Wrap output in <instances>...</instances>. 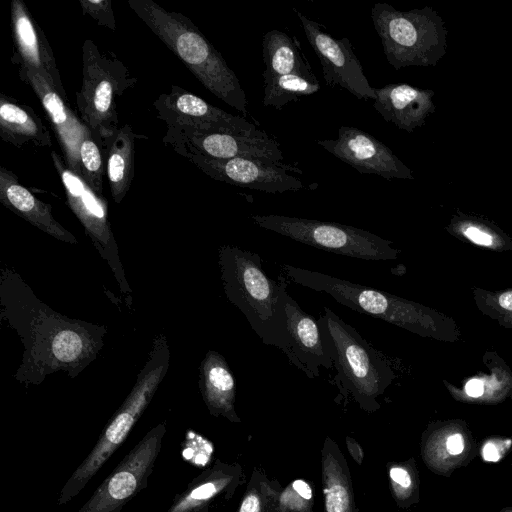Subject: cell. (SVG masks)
Segmentation results:
<instances>
[{
	"label": "cell",
	"mask_w": 512,
	"mask_h": 512,
	"mask_svg": "<svg viewBox=\"0 0 512 512\" xmlns=\"http://www.w3.org/2000/svg\"><path fill=\"white\" fill-rule=\"evenodd\" d=\"M0 137L16 147L51 146V137L39 116L26 104L0 95Z\"/></svg>",
	"instance_id": "obj_25"
},
{
	"label": "cell",
	"mask_w": 512,
	"mask_h": 512,
	"mask_svg": "<svg viewBox=\"0 0 512 512\" xmlns=\"http://www.w3.org/2000/svg\"><path fill=\"white\" fill-rule=\"evenodd\" d=\"M511 448L512 438L490 437L482 442L479 454L483 461L496 463L502 460Z\"/></svg>",
	"instance_id": "obj_36"
},
{
	"label": "cell",
	"mask_w": 512,
	"mask_h": 512,
	"mask_svg": "<svg viewBox=\"0 0 512 512\" xmlns=\"http://www.w3.org/2000/svg\"><path fill=\"white\" fill-rule=\"evenodd\" d=\"M11 26L14 39L13 62L45 78L67 100L56 59L40 25L21 0L11 2Z\"/></svg>",
	"instance_id": "obj_17"
},
{
	"label": "cell",
	"mask_w": 512,
	"mask_h": 512,
	"mask_svg": "<svg viewBox=\"0 0 512 512\" xmlns=\"http://www.w3.org/2000/svg\"><path fill=\"white\" fill-rule=\"evenodd\" d=\"M325 345L337 371L335 380L365 409L375 410L376 398L395 380L387 361L351 325L330 308L318 319Z\"/></svg>",
	"instance_id": "obj_6"
},
{
	"label": "cell",
	"mask_w": 512,
	"mask_h": 512,
	"mask_svg": "<svg viewBox=\"0 0 512 512\" xmlns=\"http://www.w3.org/2000/svg\"><path fill=\"white\" fill-rule=\"evenodd\" d=\"M135 139L131 126L125 124L105 145L106 174L112 198L118 204L128 193L134 177Z\"/></svg>",
	"instance_id": "obj_26"
},
{
	"label": "cell",
	"mask_w": 512,
	"mask_h": 512,
	"mask_svg": "<svg viewBox=\"0 0 512 512\" xmlns=\"http://www.w3.org/2000/svg\"><path fill=\"white\" fill-rule=\"evenodd\" d=\"M218 264L228 301L244 314L264 344L275 346L288 356L285 277L272 280L257 253L229 244L219 247Z\"/></svg>",
	"instance_id": "obj_2"
},
{
	"label": "cell",
	"mask_w": 512,
	"mask_h": 512,
	"mask_svg": "<svg viewBox=\"0 0 512 512\" xmlns=\"http://www.w3.org/2000/svg\"><path fill=\"white\" fill-rule=\"evenodd\" d=\"M323 492L327 512H350V495L346 485L333 480Z\"/></svg>",
	"instance_id": "obj_35"
},
{
	"label": "cell",
	"mask_w": 512,
	"mask_h": 512,
	"mask_svg": "<svg viewBox=\"0 0 512 512\" xmlns=\"http://www.w3.org/2000/svg\"><path fill=\"white\" fill-rule=\"evenodd\" d=\"M176 153L187 158L209 177L231 185L273 194L304 187L300 179L288 173H301V170L285 163L249 158L212 159L187 150Z\"/></svg>",
	"instance_id": "obj_13"
},
{
	"label": "cell",
	"mask_w": 512,
	"mask_h": 512,
	"mask_svg": "<svg viewBox=\"0 0 512 512\" xmlns=\"http://www.w3.org/2000/svg\"><path fill=\"white\" fill-rule=\"evenodd\" d=\"M264 106L281 109L289 102L297 101L302 96L316 93L320 89L316 76L291 73L273 77L264 81Z\"/></svg>",
	"instance_id": "obj_30"
},
{
	"label": "cell",
	"mask_w": 512,
	"mask_h": 512,
	"mask_svg": "<svg viewBox=\"0 0 512 512\" xmlns=\"http://www.w3.org/2000/svg\"><path fill=\"white\" fill-rule=\"evenodd\" d=\"M83 14L92 17L99 25L115 30L116 23L111 0H80Z\"/></svg>",
	"instance_id": "obj_34"
},
{
	"label": "cell",
	"mask_w": 512,
	"mask_h": 512,
	"mask_svg": "<svg viewBox=\"0 0 512 512\" xmlns=\"http://www.w3.org/2000/svg\"><path fill=\"white\" fill-rule=\"evenodd\" d=\"M294 491L304 500L312 498V490L310 485L302 479H297L292 483Z\"/></svg>",
	"instance_id": "obj_38"
},
{
	"label": "cell",
	"mask_w": 512,
	"mask_h": 512,
	"mask_svg": "<svg viewBox=\"0 0 512 512\" xmlns=\"http://www.w3.org/2000/svg\"><path fill=\"white\" fill-rule=\"evenodd\" d=\"M261 228L335 254L362 260H395L392 242L369 231L335 222L283 215H252Z\"/></svg>",
	"instance_id": "obj_9"
},
{
	"label": "cell",
	"mask_w": 512,
	"mask_h": 512,
	"mask_svg": "<svg viewBox=\"0 0 512 512\" xmlns=\"http://www.w3.org/2000/svg\"><path fill=\"white\" fill-rule=\"evenodd\" d=\"M153 107L166 125L187 124L236 134L261 131L245 118L227 113L176 85L171 86L169 93L159 95Z\"/></svg>",
	"instance_id": "obj_16"
},
{
	"label": "cell",
	"mask_w": 512,
	"mask_h": 512,
	"mask_svg": "<svg viewBox=\"0 0 512 512\" xmlns=\"http://www.w3.org/2000/svg\"><path fill=\"white\" fill-rule=\"evenodd\" d=\"M166 431L165 421L152 427L77 512H121L147 487Z\"/></svg>",
	"instance_id": "obj_10"
},
{
	"label": "cell",
	"mask_w": 512,
	"mask_h": 512,
	"mask_svg": "<svg viewBox=\"0 0 512 512\" xmlns=\"http://www.w3.org/2000/svg\"><path fill=\"white\" fill-rule=\"evenodd\" d=\"M137 82L113 53L101 52L91 39L82 45V84L76 93L81 121L105 151L119 128L116 99Z\"/></svg>",
	"instance_id": "obj_8"
},
{
	"label": "cell",
	"mask_w": 512,
	"mask_h": 512,
	"mask_svg": "<svg viewBox=\"0 0 512 512\" xmlns=\"http://www.w3.org/2000/svg\"><path fill=\"white\" fill-rule=\"evenodd\" d=\"M169 361L168 340L164 334H158L130 393L102 430L93 449L62 487L56 501L58 506L75 498L126 440L167 374Z\"/></svg>",
	"instance_id": "obj_5"
},
{
	"label": "cell",
	"mask_w": 512,
	"mask_h": 512,
	"mask_svg": "<svg viewBox=\"0 0 512 512\" xmlns=\"http://www.w3.org/2000/svg\"><path fill=\"white\" fill-rule=\"evenodd\" d=\"M499 512H512V506L504 507Z\"/></svg>",
	"instance_id": "obj_39"
},
{
	"label": "cell",
	"mask_w": 512,
	"mask_h": 512,
	"mask_svg": "<svg viewBox=\"0 0 512 512\" xmlns=\"http://www.w3.org/2000/svg\"><path fill=\"white\" fill-rule=\"evenodd\" d=\"M448 233L475 246L497 252L512 250V238L490 220L458 210L446 226Z\"/></svg>",
	"instance_id": "obj_29"
},
{
	"label": "cell",
	"mask_w": 512,
	"mask_h": 512,
	"mask_svg": "<svg viewBox=\"0 0 512 512\" xmlns=\"http://www.w3.org/2000/svg\"><path fill=\"white\" fill-rule=\"evenodd\" d=\"M232 477L223 465L203 471L177 493L167 512H208L213 499L231 483Z\"/></svg>",
	"instance_id": "obj_28"
},
{
	"label": "cell",
	"mask_w": 512,
	"mask_h": 512,
	"mask_svg": "<svg viewBox=\"0 0 512 512\" xmlns=\"http://www.w3.org/2000/svg\"><path fill=\"white\" fill-rule=\"evenodd\" d=\"M376 98L373 107L385 121L399 129L412 132L425 123L435 111L434 91L421 89L408 84H387L374 88Z\"/></svg>",
	"instance_id": "obj_21"
},
{
	"label": "cell",
	"mask_w": 512,
	"mask_h": 512,
	"mask_svg": "<svg viewBox=\"0 0 512 512\" xmlns=\"http://www.w3.org/2000/svg\"><path fill=\"white\" fill-rule=\"evenodd\" d=\"M477 452V443L464 420L433 422L423 434V460L438 475L451 476L457 469L468 465Z\"/></svg>",
	"instance_id": "obj_18"
},
{
	"label": "cell",
	"mask_w": 512,
	"mask_h": 512,
	"mask_svg": "<svg viewBox=\"0 0 512 512\" xmlns=\"http://www.w3.org/2000/svg\"><path fill=\"white\" fill-rule=\"evenodd\" d=\"M389 475L399 499L406 501L417 497V479L413 469L407 465H394Z\"/></svg>",
	"instance_id": "obj_33"
},
{
	"label": "cell",
	"mask_w": 512,
	"mask_h": 512,
	"mask_svg": "<svg viewBox=\"0 0 512 512\" xmlns=\"http://www.w3.org/2000/svg\"><path fill=\"white\" fill-rule=\"evenodd\" d=\"M18 75L41 101L56 133L67 167L82 177L79 147L83 139L92 134L89 128L70 110L67 100L45 78L24 67H18Z\"/></svg>",
	"instance_id": "obj_19"
},
{
	"label": "cell",
	"mask_w": 512,
	"mask_h": 512,
	"mask_svg": "<svg viewBox=\"0 0 512 512\" xmlns=\"http://www.w3.org/2000/svg\"><path fill=\"white\" fill-rule=\"evenodd\" d=\"M282 271L298 285L327 293L352 310L382 319L418 336L451 343L461 338L460 328L451 316L415 301L287 264L282 265Z\"/></svg>",
	"instance_id": "obj_3"
},
{
	"label": "cell",
	"mask_w": 512,
	"mask_h": 512,
	"mask_svg": "<svg viewBox=\"0 0 512 512\" xmlns=\"http://www.w3.org/2000/svg\"><path fill=\"white\" fill-rule=\"evenodd\" d=\"M79 163L82 178L97 194L103 196L106 153L92 134L85 137L80 144Z\"/></svg>",
	"instance_id": "obj_32"
},
{
	"label": "cell",
	"mask_w": 512,
	"mask_h": 512,
	"mask_svg": "<svg viewBox=\"0 0 512 512\" xmlns=\"http://www.w3.org/2000/svg\"><path fill=\"white\" fill-rule=\"evenodd\" d=\"M260 499L255 493L248 494L242 501L239 512H260Z\"/></svg>",
	"instance_id": "obj_37"
},
{
	"label": "cell",
	"mask_w": 512,
	"mask_h": 512,
	"mask_svg": "<svg viewBox=\"0 0 512 512\" xmlns=\"http://www.w3.org/2000/svg\"><path fill=\"white\" fill-rule=\"evenodd\" d=\"M51 157L63 184L68 206L84 227L85 233L100 256L108 263L120 291L129 296L132 290L126 279L108 220L106 199L97 194L81 176L69 169L60 155L52 151Z\"/></svg>",
	"instance_id": "obj_11"
},
{
	"label": "cell",
	"mask_w": 512,
	"mask_h": 512,
	"mask_svg": "<svg viewBox=\"0 0 512 512\" xmlns=\"http://www.w3.org/2000/svg\"><path fill=\"white\" fill-rule=\"evenodd\" d=\"M262 47L266 67L262 73L264 81L291 73L314 76L298 45L285 32L277 29L266 32Z\"/></svg>",
	"instance_id": "obj_27"
},
{
	"label": "cell",
	"mask_w": 512,
	"mask_h": 512,
	"mask_svg": "<svg viewBox=\"0 0 512 512\" xmlns=\"http://www.w3.org/2000/svg\"><path fill=\"white\" fill-rule=\"evenodd\" d=\"M371 19L389 64L396 70L407 66H435L446 53L447 30L431 7L399 11L376 3Z\"/></svg>",
	"instance_id": "obj_7"
},
{
	"label": "cell",
	"mask_w": 512,
	"mask_h": 512,
	"mask_svg": "<svg viewBox=\"0 0 512 512\" xmlns=\"http://www.w3.org/2000/svg\"><path fill=\"white\" fill-rule=\"evenodd\" d=\"M303 26L306 38L319 58L325 83L329 87L339 85L358 99H373L376 94L370 86L363 67L354 54L351 42L344 37L336 39L317 22L294 9Z\"/></svg>",
	"instance_id": "obj_14"
},
{
	"label": "cell",
	"mask_w": 512,
	"mask_h": 512,
	"mask_svg": "<svg viewBox=\"0 0 512 512\" xmlns=\"http://www.w3.org/2000/svg\"><path fill=\"white\" fill-rule=\"evenodd\" d=\"M198 383L211 415L239 421L235 412V379L223 355L214 350L205 354L199 366Z\"/></svg>",
	"instance_id": "obj_23"
},
{
	"label": "cell",
	"mask_w": 512,
	"mask_h": 512,
	"mask_svg": "<svg viewBox=\"0 0 512 512\" xmlns=\"http://www.w3.org/2000/svg\"><path fill=\"white\" fill-rule=\"evenodd\" d=\"M163 142L174 151H192L212 159L249 158L284 163L279 143L262 130L255 134H236L169 124Z\"/></svg>",
	"instance_id": "obj_12"
},
{
	"label": "cell",
	"mask_w": 512,
	"mask_h": 512,
	"mask_svg": "<svg viewBox=\"0 0 512 512\" xmlns=\"http://www.w3.org/2000/svg\"><path fill=\"white\" fill-rule=\"evenodd\" d=\"M128 5L207 90L248 115L246 94L235 72L185 15L168 11L152 0H129Z\"/></svg>",
	"instance_id": "obj_4"
},
{
	"label": "cell",
	"mask_w": 512,
	"mask_h": 512,
	"mask_svg": "<svg viewBox=\"0 0 512 512\" xmlns=\"http://www.w3.org/2000/svg\"><path fill=\"white\" fill-rule=\"evenodd\" d=\"M490 374L479 373L468 379L462 387L443 381L450 395L459 402L495 405L512 399V371L497 355L485 354Z\"/></svg>",
	"instance_id": "obj_24"
},
{
	"label": "cell",
	"mask_w": 512,
	"mask_h": 512,
	"mask_svg": "<svg viewBox=\"0 0 512 512\" xmlns=\"http://www.w3.org/2000/svg\"><path fill=\"white\" fill-rule=\"evenodd\" d=\"M0 318L20 337L22 360L14 378L39 385L62 371L76 378L93 362L104 346L107 328L69 318L40 300L12 268L0 276Z\"/></svg>",
	"instance_id": "obj_1"
},
{
	"label": "cell",
	"mask_w": 512,
	"mask_h": 512,
	"mask_svg": "<svg viewBox=\"0 0 512 512\" xmlns=\"http://www.w3.org/2000/svg\"><path fill=\"white\" fill-rule=\"evenodd\" d=\"M286 326L289 362L309 378L319 376V367L330 369L333 361L325 345L318 320L306 313L289 294L286 296Z\"/></svg>",
	"instance_id": "obj_20"
},
{
	"label": "cell",
	"mask_w": 512,
	"mask_h": 512,
	"mask_svg": "<svg viewBox=\"0 0 512 512\" xmlns=\"http://www.w3.org/2000/svg\"><path fill=\"white\" fill-rule=\"evenodd\" d=\"M317 144L360 173L388 180L414 179L411 170L388 146L359 128L341 126L336 139L318 140Z\"/></svg>",
	"instance_id": "obj_15"
},
{
	"label": "cell",
	"mask_w": 512,
	"mask_h": 512,
	"mask_svg": "<svg viewBox=\"0 0 512 512\" xmlns=\"http://www.w3.org/2000/svg\"><path fill=\"white\" fill-rule=\"evenodd\" d=\"M471 291L474 303L483 315L512 330V288L489 291L473 287Z\"/></svg>",
	"instance_id": "obj_31"
},
{
	"label": "cell",
	"mask_w": 512,
	"mask_h": 512,
	"mask_svg": "<svg viewBox=\"0 0 512 512\" xmlns=\"http://www.w3.org/2000/svg\"><path fill=\"white\" fill-rule=\"evenodd\" d=\"M0 202L55 239L69 244L78 243L76 237L53 217L51 205L36 198L18 181V177L4 166L0 167Z\"/></svg>",
	"instance_id": "obj_22"
}]
</instances>
